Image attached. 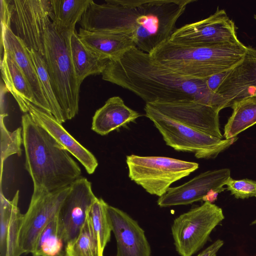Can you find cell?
<instances>
[{
    "label": "cell",
    "mask_w": 256,
    "mask_h": 256,
    "mask_svg": "<svg viewBox=\"0 0 256 256\" xmlns=\"http://www.w3.org/2000/svg\"><path fill=\"white\" fill-rule=\"evenodd\" d=\"M196 0H106L90 4L78 24L90 32L121 34L150 54L170 38L187 6Z\"/></svg>",
    "instance_id": "obj_1"
},
{
    "label": "cell",
    "mask_w": 256,
    "mask_h": 256,
    "mask_svg": "<svg viewBox=\"0 0 256 256\" xmlns=\"http://www.w3.org/2000/svg\"><path fill=\"white\" fill-rule=\"evenodd\" d=\"M43 58L53 90L66 121L78 112L80 84L76 79L66 41L52 22L44 39Z\"/></svg>",
    "instance_id": "obj_5"
},
{
    "label": "cell",
    "mask_w": 256,
    "mask_h": 256,
    "mask_svg": "<svg viewBox=\"0 0 256 256\" xmlns=\"http://www.w3.org/2000/svg\"><path fill=\"white\" fill-rule=\"evenodd\" d=\"M96 198L86 178L80 177L70 186L58 214L65 245L78 234Z\"/></svg>",
    "instance_id": "obj_12"
},
{
    "label": "cell",
    "mask_w": 256,
    "mask_h": 256,
    "mask_svg": "<svg viewBox=\"0 0 256 256\" xmlns=\"http://www.w3.org/2000/svg\"><path fill=\"white\" fill-rule=\"evenodd\" d=\"M64 38L75 75L80 84L88 76L102 74L108 60L100 58L86 46L80 40L76 30L69 36Z\"/></svg>",
    "instance_id": "obj_22"
},
{
    "label": "cell",
    "mask_w": 256,
    "mask_h": 256,
    "mask_svg": "<svg viewBox=\"0 0 256 256\" xmlns=\"http://www.w3.org/2000/svg\"><path fill=\"white\" fill-rule=\"evenodd\" d=\"M246 50L240 42L192 46L169 40L150 55L155 62L182 76L204 79L234 68L242 60Z\"/></svg>",
    "instance_id": "obj_4"
},
{
    "label": "cell",
    "mask_w": 256,
    "mask_h": 256,
    "mask_svg": "<svg viewBox=\"0 0 256 256\" xmlns=\"http://www.w3.org/2000/svg\"><path fill=\"white\" fill-rule=\"evenodd\" d=\"M29 52L38 76L44 94L50 107L52 116L60 124L66 122L53 90L43 56L33 49L29 48Z\"/></svg>",
    "instance_id": "obj_29"
},
{
    "label": "cell",
    "mask_w": 256,
    "mask_h": 256,
    "mask_svg": "<svg viewBox=\"0 0 256 256\" xmlns=\"http://www.w3.org/2000/svg\"><path fill=\"white\" fill-rule=\"evenodd\" d=\"M224 218L222 209L208 202L177 217L172 224V233L178 253L180 256L196 253Z\"/></svg>",
    "instance_id": "obj_8"
},
{
    "label": "cell",
    "mask_w": 256,
    "mask_h": 256,
    "mask_svg": "<svg viewBox=\"0 0 256 256\" xmlns=\"http://www.w3.org/2000/svg\"><path fill=\"white\" fill-rule=\"evenodd\" d=\"M27 112L37 124L82 164L88 174L94 172L98 166L96 158L70 135L52 114L30 102L26 104Z\"/></svg>",
    "instance_id": "obj_17"
},
{
    "label": "cell",
    "mask_w": 256,
    "mask_h": 256,
    "mask_svg": "<svg viewBox=\"0 0 256 256\" xmlns=\"http://www.w3.org/2000/svg\"><path fill=\"white\" fill-rule=\"evenodd\" d=\"M93 0H51L52 22L64 38L76 31L84 12Z\"/></svg>",
    "instance_id": "obj_24"
},
{
    "label": "cell",
    "mask_w": 256,
    "mask_h": 256,
    "mask_svg": "<svg viewBox=\"0 0 256 256\" xmlns=\"http://www.w3.org/2000/svg\"><path fill=\"white\" fill-rule=\"evenodd\" d=\"M256 224V219L254 220L251 224Z\"/></svg>",
    "instance_id": "obj_35"
},
{
    "label": "cell",
    "mask_w": 256,
    "mask_h": 256,
    "mask_svg": "<svg viewBox=\"0 0 256 256\" xmlns=\"http://www.w3.org/2000/svg\"><path fill=\"white\" fill-rule=\"evenodd\" d=\"M102 75L103 80L128 90L146 103L194 101L224 108L223 99L208 88L205 78L182 76L136 47L108 60Z\"/></svg>",
    "instance_id": "obj_2"
},
{
    "label": "cell",
    "mask_w": 256,
    "mask_h": 256,
    "mask_svg": "<svg viewBox=\"0 0 256 256\" xmlns=\"http://www.w3.org/2000/svg\"><path fill=\"white\" fill-rule=\"evenodd\" d=\"M144 110L168 146L177 151L192 152L197 158H215L238 140L237 137L222 140L196 130L164 115L147 104Z\"/></svg>",
    "instance_id": "obj_6"
},
{
    "label": "cell",
    "mask_w": 256,
    "mask_h": 256,
    "mask_svg": "<svg viewBox=\"0 0 256 256\" xmlns=\"http://www.w3.org/2000/svg\"><path fill=\"white\" fill-rule=\"evenodd\" d=\"M25 168L33 182L32 194L58 190L81 177V169L70 154L28 113L22 116Z\"/></svg>",
    "instance_id": "obj_3"
},
{
    "label": "cell",
    "mask_w": 256,
    "mask_h": 256,
    "mask_svg": "<svg viewBox=\"0 0 256 256\" xmlns=\"http://www.w3.org/2000/svg\"><path fill=\"white\" fill-rule=\"evenodd\" d=\"M66 246L58 215L44 227L36 242L32 256H56Z\"/></svg>",
    "instance_id": "obj_26"
},
{
    "label": "cell",
    "mask_w": 256,
    "mask_h": 256,
    "mask_svg": "<svg viewBox=\"0 0 256 256\" xmlns=\"http://www.w3.org/2000/svg\"><path fill=\"white\" fill-rule=\"evenodd\" d=\"M7 114H1L0 116V186L5 160L10 156L17 154L20 156L22 153L21 145L22 140V129L19 127L12 132L9 131L4 123V118Z\"/></svg>",
    "instance_id": "obj_30"
},
{
    "label": "cell",
    "mask_w": 256,
    "mask_h": 256,
    "mask_svg": "<svg viewBox=\"0 0 256 256\" xmlns=\"http://www.w3.org/2000/svg\"><path fill=\"white\" fill-rule=\"evenodd\" d=\"M2 77L7 90L16 100L20 110L26 113V106L30 102L37 106L32 88L14 58L4 51L0 60Z\"/></svg>",
    "instance_id": "obj_23"
},
{
    "label": "cell",
    "mask_w": 256,
    "mask_h": 256,
    "mask_svg": "<svg viewBox=\"0 0 256 256\" xmlns=\"http://www.w3.org/2000/svg\"><path fill=\"white\" fill-rule=\"evenodd\" d=\"M232 112L224 128L226 139L236 137L256 124V96L236 101L230 106Z\"/></svg>",
    "instance_id": "obj_25"
},
{
    "label": "cell",
    "mask_w": 256,
    "mask_h": 256,
    "mask_svg": "<svg viewBox=\"0 0 256 256\" xmlns=\"http://www.w3.org/2000/svg\"><path fill=\"white\" fill-rule=\"evenodd\" d=\"M141 115L126 106L120 96L109 98L97 110L93 117L92 130L101 136L134 122Z\"/></svg>",
    "instance_id": "obj_20"
},
{
    "label": "cell",
    "mask_w": 256,
    "mask_h": 256,
    "mask_svg": "<svg viewBox=\"0 0 256 256\" xmlns=\"http://www.w3.org/2000/svg\"><path fill=\"white\" fill-rule=\"evenodd\" d=\"M11 22L28 48L42 56L44 39L52 22L51 0H8Z\"/></svg>",
    "instance_id": "obj_9"
},
{
    "label": "cell",
    "mask_w": 256,
    "mask_h": 256,
    "mask_svg": "<svg viewBox=\"0 0 256 256\" xmlns=\"http://www.w3.org/2000/svg\"><path fill=\"white\" fill-rule=\"evenodd\" d=\"M170 40L192 46L234 44L240 42L234 21L224 10L218 8L208 17L176 28Z\"/></svg>",
    "instance_id": "obj_10"
},
{
    "label": "cell",
    "mask_w": 256,
    "mask_h": 256,
    "mask_svg": "<svg viewBox=\"0 0 256 256\" xmlns=\"http://www.w3.org/2000/svg\"><path fill=\"white\" fill-rule=\"evenodd\" d=\"M69 188L32 194L28 208L23 214L20 230V245L23 254H32L42 231L58 215Z\"/></svg>",
    "instance_id": "obj_11"
},
{
    "label": "cell",
    "mask_w": 256,
    "mask_h": 256,
    "mask_svg": "<svg viewBox=\"0 0 256 256\" xmlns=\"http://www.w3.org/2000/svg\"><path fill=\"white\" fill-rule=\"evenodd\" d=\"M254 17L255 20H256V14L254 16Z\"/></svg>",
    "instance_id": "obj_36"
},
{
    "label": "cell",
    "mask_w": 256,
    "mask_h": 256,
    "mask_svg": "<svg viewBox=\"0 0 256 256\" xmlns=\"http://www.w3.org/2000/svg\"><path fill=\"white\" fill-rule=\"evenodd\" d=\"M220 192L216 190H210L202 198V200L208 202L210 203L214 202L217 199L218 194Z\"/></svg>",
    "instance_id": "obj_34"
},
{
    "label": "cell",
    "mask_w": 256,
    "mask_h": 256,
    "mask_svg": "<svg viewBox=\"0 0 256 256\" xmlns=\"http://www.w3.org/2000/svg\"><path fill=\"white\" fill-rule=\"evenodd\" d=\"M164 115L196 130L222 139L218 108L194 101L146 103Z\"/></svg>",
    "instance_id": "obj_13"
},
{
    "label": "cell",
    "mask_w": 256,
    "mask_h": 256,
    "mask_svg": "<svg viewBox=\"0 0 256 256\" xmlns=\"http://www.w3.org/2000/svg\"><path fill=\"white\" fill-rule=\"evenodd\" d=\"M108 214L116 239V256H150V245L144 231L124 211L108 204Z\"/></svg>",
    "instance_id": "obj_16"
},
{
    "label": "cell",
    "mask_w": 256,
    "mask_h": 256,
    "mask_svg": "<svg viewBox=\"0 0 256 256\" xmlns=\"http://www.w3.org/2000/svg\"><path fill=\"white\" fill-rule=\"evenodd\" d=\"M128 176L148 193L160 197L174 182L188 176L198 164L164 156H127Z\"/></svg>",
    "instance_id": "obj_7"
},
{
    "label": "cell",
    "mask_w": 256,
    "mask_h": 256,
    "mask_svg": "<svg viewBox=\"0 0 256 256\" xmlns=\"http://www.w3.org/2000/svg\"><path fill=\"white\" fill-rule=\"evenodd\" d=\"M108 204L102 198H96L88 212L94 232L102 252L110 238L112 232L108 214Z\"/></svg>",
    "instance_id": "obj_28"
},
{
    "label": "cell",
    "mask_w": 256,
    "mask_h": 256,
    "mask_svg": "<svg viewBox=\"0 0 256 256\" xmlns=\"http://www.w3.org/2000/svg\"><path fill=\"white\" fill-rule=\"evenodd\" d=\"M230 178L229 168L208 170L200 174L183 184L169 188L158 200L160 207L188 204L202 200L212 190L223 192L228 180Z\"/></svg>",
    "instance_id": "obj_14"
},
{
    "label": "cell",
    "mask_w": 256,
    "mask_h": 256,
    "mask_svg": "<svg viewBox=\"0 0 256 256\" xmlns=\"http://www.w3.org/2000/svg\"><path fill=\"white\" fill-rule=\"evenodd\" d=\"M224 244V242L218 240L207 248L204 250L198 256H216V254Z\"/></svg>",
    "instance_id": "obj_33"
},
{
    "label": "cell",
    "mask_w": 256,
    "mask_h": 256,
    "mask_svg": "<svg viewBox=\"0 0 256 256\" xmlns=\"http://www.w3.org/2000/svg\"><path fill=\"white\" fill-rule=\"evenodd\" d=\"M78 36L96 55L108 60H116L136 47L132 38L121 34L90 32L80 28Z\"/></svg>",
    "instance_id": "obj_21"
},
{
    "label": "cell",
    "mask_w": 256,
    "mask_h": 256,
    "mask_svg": "<svg viewBox=\"0 0 256 256\" xmlns=\"http://www.w3.org/2000/svg\"><path fill=\"white\" fill-rule=\"evenodd\" d=\"M1 45L4 51L8 52L12 56L27 79L34 93L37 107L52 114L29 48L12 32L10 26H1Z\"/></svg>",
    "instance_id": "obj_18"
},
{
    "label": "cell",
    "mask_w": 256,
    "mask_h": 256,
    "mask_svg": "<svg viewBox=\"0 0 256 256\" xmlns=\"http://www.w3.org/2000/svg\"><path fill=\"white\" fill-rule=\"evenodd\" d=\"M19 190L12 200H8L0 188V256H20V235L22 221L18 206Z\"/></svg>",
    "instance_id": "obj_19"
},
{
    "label": "cell",
    "mask_w": 256,
    "mask_h": 256,
    "mask_svg": "<svg viewBox=\"0 0 256 256\" xmlns=\"http://www.w3.org/2000/svg\"><path fill=\"white\" fill-rule=\"evenodd\" d=\"M229 70L218 73L205 78L208 88L212 92L216 93L217 90Z\"/></svg>",
    "instance_id": "obj_32"
},
{
    "label": "cell",
    "mask_w": 256,
    "mask_h": 256,
    "mask_svg": "<svg viewBox=\"0 0 256 256\" xmlns=\"http://www.w3.org/2000/svg\"><path fill=\"white\" fill-rule=\"evenodd\" d=\"M226 185L228 190L236 198L244 199L256 197V181L248 178L234 180L231 177Z\"/></svg>",
    "instance_id": "obj_31"
},
{
    "label": "cell",
    "mask_w": 256,
    "mask_h": 256,
    "mask_svg": "<svg viewBox=\"0 0 256 256\" xmlns=\"http://www.w3.org/2000/svg\"><path fill=\"white\" fill-rule=\"evenodd\" d=\"M66 256H104L88 216L78 236L65 246Z\"/></svg>",
    "instance_id": "obj_27"
},
{
    "label": "cell",
    "mask_w": 256,
    "mask_h": 256,
    "mask_svg": "<svg viewBox=\"0 0 256 256\" xmlns=\"http://www.w3.org/2000/svg\"><path fill=\"white\" fill-rule=\"evenodd\" d=\"M216 93L223 99L224 108L244 98L256 96V49L247 46L242 60L230 70Z\"/></svg>",
    "instance_id": "obj_15"
}]
</instances>
